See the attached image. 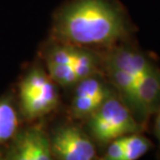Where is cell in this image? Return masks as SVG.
<instances>
[{"label":"cell","instance_id":"1","mask_svg":"<svg viewBox=\"0 0 160 160\" xmlns=\"http://www.w3.org/2000/svg\"><path fill=\"white\" fill-rule=\"evenodd\" d=\"M127 32L123 12L112 0H72L58 11L53 35L72 46H111Z\"/></svg>","mask_w":160,"mask_h":160},{"label":"cell","instance_id":"2","mask_svg":"<svg viewBox=\"0 0 160 160\" xmlns=\"http://www.w3.org/2000/svg\"><path fill=\"white\" fill-rule=\"evenodd\" d=\"M90 117V130L100 142H111L139 130L138 122L128 108L112 96H108Z\"/></svg>","mask_w":160,"mask_h":160},{"label":"cell","instance_id":"3","mask_svg":"<svg viewBox=\"0 0 160 160\" xmlns=\"http://www.w3.org/2000/svg\"><path fill=\"white\" fill-rule=\"evenodd\" d=\"M59 96L52 79L42 68H33L20 84V104L29 120L40 118L54 111Z\"/></svg>","mask_w":160,"mask_h":160},{"label":"cell","instance_id":"4","mask_svg":"<svg viewBox=\"0 0 160 160\" xmlns=\"http://www.w3.org/2000/svg\"><path fill=\"white\" fill-rule=\"evenodd\" d=\"M51 150L59 160H94L95 147L76 126H62L53 135Z\"/></svg>","mask_w":160,"mask_h":160},{"label":"cell","instance_id":"5","mask_svg":"<svg viewBox=\"0 0 160 160\" xmlns=\"http://www.w3.org/2000/svg\"><path fill=\"white\" fill-rule=\"evenodd\" d=\"M107 64L117 67L137 79L155 69L151 62L142 54L127 49H117L112 52Z\"/></svg>","mask_w":160,"mask_h":160},{"label":"cell","instance_id":"6","mask_svg":"<svg viewBox=\"0 0 160 160\" xmlns=\"http://www.w3.org/2000/svg\"><path fill=\"white\" fill-rule=\"evenodd\" d=\"M160 94V74L154 69L138 79L134 105L147 111L154 107Z\"/></svg>","mask_w":160,"mask_h":160},{"label":"cell","instance_id":"7","mask_svg":"<svg viewBox=\"0 0 160 160\" xmlns=\"http://www.w3.org/2000/svg\"><path fill=\"white\" fill-rule=\"evenodd\" d=\"M19 126L18 114L8 97L0 99V145L4 144L17 133Z\"/></svg>","mask_w":160,"mask_h":160},{"label":"cell","instance_id":"8","mask_svg":"<svg viewBox=\"0 0 160 160\" xmlns=\"http://www.w3.org/2000/svg\"><path fill=\"white\" fill-rule=\"evenodd\" d=\"M71 67L79 81L92 77L96 73L97 70L96 58L92 53L86 50L78 49L76 47L71 61Z\"/></svg>","mask_w":160,"mask_h":160},{"label":"cell","instance_id":"9","mask_svg":"<svg viewBox=\"0 0 160 160\" xmlns=\"http://www.w3.org/2000/svg\"><path fill=\"white\" fill-rule=\"evenodd\" d=\"M30 137V160H53L51 144L42 129H28Z\"/></svg>","mask_w":160,"mask_h":160},{"label":"cell","instance_id":"10","mask_svg":"<svg viewBox=\"0 0 160 160\" xmlns=\"http://www.w3.org/2000/svg\"><path fill=\"white\" fill-rule=\"evenodd\" d=\"M123 156L121 160H138L145 155L150 148V142L142 135L131 133L121 138Z\"/></svg>","mask_w":160,"mask_h":160},{"label":"cell","instance_id":"11","mask_svg":"<svg viewBox=\"0 0 160 160\" xmlns=\"http://www.w3.org/2000/svg\"><path fill=\"white\" fill-rule=\"evenodd\" d=\"M107 65L110 77L112 81H113V83L116 85V87L124 94V96L127 97L134 104L138 79L133 76H131V74L117 68V67L108 65V64H107Z\"/></svg>","mask_w":160,"mask_h":160},{"label":"cell","instance_id":"12","mask_svg":"<svg viewBox=\"0 0 160 160\" xmlns=\"http://www.w3.org/2000/svg\"><path fill=\"white\" fill-rule=\"evenodd\" d=\"M107 98L74 94L72 103H71L72 114L77 118H83V117H87V116H91L100 107L101 103Z\"/></svg>","mask_w":160,"mask_h":160},{"label":"cell","instance_id":"13","mask_svg":"<svg viewBox=\"0 0 160 160\" xmlns=\"http://www.w3.org/2000/svg\"><path fill=\"white\" fill-rule=\"evenodd\" d=\"M49 77L53 82L63 87H69L77 85L79 82L70 64L47 63Z\"/></svg>","mask_w":160,"mask_h":160},{"label":"cell","instance_id":"14","mask_svg":"<svg viewBox=\"0 0 160 160\" xmlns=\"http://www.w3.org/2000/svg\"><path fill=\"white\" fill-rule=\"evenodd\" d=\"M30 137L29 131L25 130L17 138L11 158L8 160H30Z\"/></svg>","mask_w":160,"mask_h":160},{"label":"cell","instance_id":"15","mask_svg":"<svg viewBox=\"0 0 160 160\" xmlns=\"http://www.w3.org/2000/svg\"><path fill=\"white\" fill-rule=\"evenodd\" d=\"M122 156H123V145L121 138H119L111 142L103 160H121Z\"/></svg>","mask_w":160,"mask_h":160},{"label":"cell","instance_id":"16","mask_svg":"<svg viewBox=\"0 0 160 160\" xmlns=\"http://www.w3.org/2000/svg\"><path fill=\"white\" fill-rule=\"evenodd\" d=\"M155 132L160 142V107H159L158 115H157V117H156V121H155Z\"/></svg>","mask_w":160,"mask_h":160},{"label":"cell","instance_id":"17","mask_svg":"<svg viewBox=\"0 0 160 160\" xmlns=\"http://www.w3.org/2000/svg\"><path fill=\"white\" fill-rule=\"evenodd\" d=\"M0 160H4V159H0Z\"/></svg>","mask_w":160,"mask_h":160}]
</instances>
